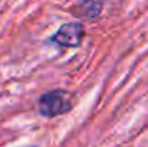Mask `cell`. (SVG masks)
Listing matches in <instances>:
<instances>
[{"label": "cell", "instance_id": "obj_1", "mask_svg": "<svg viewBox=\"0 0 148 147\" xmlns=\"http://www.w3.org/2000/svg\"><path fill=\"white\" fill-rule=\"evenodd\" d=\"M72 98L71 94L65 90H49L43 92L38 99V110L40 115L46 118H53L63 115L72 110Z\"/></svg>", "mask_w": 148, "mask_h": 147}, {"label": "cell", "instance_id": "obj_2", "mask_svg": "<svg viewBox=\"0 0 148 147\" xmlns=\"http://www.w3.org/2000/svg\"><path fill=\"white\" fill-rule=\"evenodd\" d=\"M85 38V26L81 22L63 23L50 38V41L60 48H78Z\"/></svg>", "mask_w": 148, "mask_h": 147}, {"label": "cell", "instance_id": "obj_3", "mask_svg": "<svg viewBox=\"0 0 148 147\" xmlns=\"http://www.w3.org/2000/svg\"><path fill=\"white\" fill-rule=\"evenodd\" d=\"M102 7H103V3H99V1H84V3L76 4L72 13L78 16H84L88 20H95L101 16Z\"/></svg>", "mask_w": 148, "mask_h": 147}]
</instances>
